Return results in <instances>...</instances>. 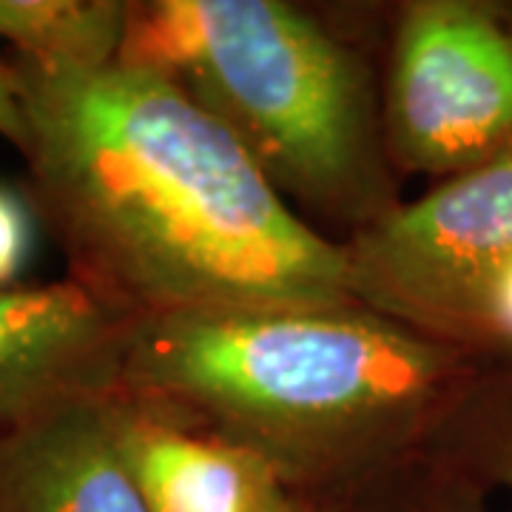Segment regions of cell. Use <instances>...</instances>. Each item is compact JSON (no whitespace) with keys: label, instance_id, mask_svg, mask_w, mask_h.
I'll return each instance as SVG.
<instances>
[{"label":"cell","instance_id":"cell-10","mask_svg":"<svg viewBox=\"0 0 512 512\" xmlns=\"http://www.w3.org/2000/svg\"><path fill=\"white\" fill-rule=\"evenodd\" d=\"M126 29L128 0H0V40L37 63L114 66Z\"/></svg>","mask_w":512,"mask_h":512},{"label":"cell","instance_id":"cell-8","mask_svg":"<svg viewBox=\"0 0 512 512\" xmlns=\"http://www.w3.org/2000/svg\"><path fill=\"white\" fill-rule=\"evenodd\" d=\"M0 512H146L111 441L109 399L0 433Z\"/></svg>","mask_w":512,"mask_h":512},{"label":"cell","instance_id":"cell-13","mask_svg":"<svg viewBox=\"0 0 512 512\" xmlns=\"http://www.w3.org/2000/svg\"><path fill=\"white\" fill-rule=\"evenodd\" d=\"M32 217L29 197L0 183V288H15L32 256Z\"/></svg>","mask_w":512,"mask_h":512},{"label":"cell","instance_id":"cell-5","mask_svg":"<svg viewBox=\"0 0 512 512\" xmlns=\"http://www.w3.org/2000/svg\"><path fill=\"white\" fill-rule=\"evenodd\" d=\"M356 302L430 330L512 256V148L342 242Z\"/></svg>","mask_w":512,"mask_h":512},{"label":"cell","instance_id":"cell-11","mask_svg":"<svg viewBox=\"0 0 512 512\" xmlns=\"http://www.w3.org/2000/svg\"><path fill=\"white\" fill-rule=\"evenodd\" d=\"M322 512H495L493 495L427 453L407 458Z\"/></svg>","mask_w":512,"mask_h":512},{"label":"cell","instance_id":"cell-12","mask_svg":"<svg viewBox=\"0 0 512 512\" xmlns=\"http://www.w3.org/2000/svg\"><path fill=\"white\" fill-rule=\"evenodd\" d=\"M447 348H456L478 362L512 359V256L501 262L430 330Z\"/></svg>","mask_w":512,"mask_h":512},{"label":"cell","instance_id":"cell-3","mask_svg":"<svg viewBox=\"0 0 512 512\" xmlns=\"http://www.w3.org/2000/svg\"><path fill=\"white\" fill-rule=\"evenodd\" d=\"M117 63L171 77L237 137L302 220L325 222L339 242L404 202L384 146L373 52L322 6L128 0Z\"/></svg>","mask_w":512,"mask_h":512},{"label":"cell","instance_id":"cell-14","mask_svg":"<svg viewBox=\"0 0 512 512\" xmlns=\"http://www.w3.org/2000/svg\"><path fill=\"white\" fill-rule=\"evenodd\" d=\"M0 137L12 146H26V120H23V109H20L18 89L12 80V69L9 60H0Z\"/></svg>","mask_w":512,"mask_h":512},{"label":"cell","instance_id":"cell-6","mask_svg":"<svg viewBox=\"0 0 512 512\" xmlns=\"http://www.w3.org/2000/svg\"><path fill=\"white\" fill-rule=\"evenodd\" d=\"M134 325L69 276L0 288V433L114 396Z\"/></svg>","mask_w":512,"mask_h":512},{"label":"cell","instance_id":"cell-7","mask_svg":"<svg viewBox=\"0 0 512 512\" xmlns=\"http://www.w3.org/2000/svg\"><path fill=\"white\" fill-rule=\"evenodd\" d=\"M117 458L146 512H271L288 490L251 453L109 396Z\"/></svg>","mask_w":512,"mask_h":512},{"label":"cell","instance_id":"cell-1","mask_svg":"<svg viewBox=\"0 0 512 512\" xmlns=\"http://www.w3.org/2000/svg\"><path fill=\"white\" fill-rule=\"evenodd\" d=\"M29 202L69 279L131 322L356 302L339 239L305 222L171 77L15 55Z\"/></svg>","mask_w":512,"mask_h":512},{"label":"cell","instance_id":"cell-2","mask_svg":"<svg viewBox=\"0 0 512 512\" xmlns=\"http://www.w3.org/2000/svg\"><path fill=\"white\" fill-rule=\"evenodd\" d=\"M476 367L362 302L180 313L131 328L117 396L333 504L424 453Z\"/></svg>","mask_w":512,"mask_h":512},{"label":"cell","instance_id":"cell-4","mask_svg":"<svg viewBox=\"0 0 512 512\" xmlns=\"http://www.w3.org/2000/svg\"><path fill=\"white\" fill-rule=\"evenodd\" d=\"M382 126L399 177L450 180L512 148L510 0L396 3Z\"/></svg>","mask_w":512,"mask_h":512},{"label":"cell","instance_id":"cell-9","mask_svg":"<svg viewBox=\"0 0 512 512\" xmlns=\"http://www.w3.org/2000/svg\"><path fill=\"white\" fill-rule=\"evenodd\" d=\"M424 453L512 507V359L478 362Z\"/></svg>","mask_w":512,"mask_h":512},{"label":"cell","instance_id":"cell-15","mask_svg":"<svg viewBox=\"0 0 512 512\" xmlns=\"http://www.w3.org/2000/svg\"><path fill=\"white\" fill-rule=\"evenodd\" d=\"M271 512H322V507L313 504V501H305V498H296V495L288 493V498H285L282 504H276Z\"/></svg>","mask_w":512,"mask_h":512}]
</instances>
